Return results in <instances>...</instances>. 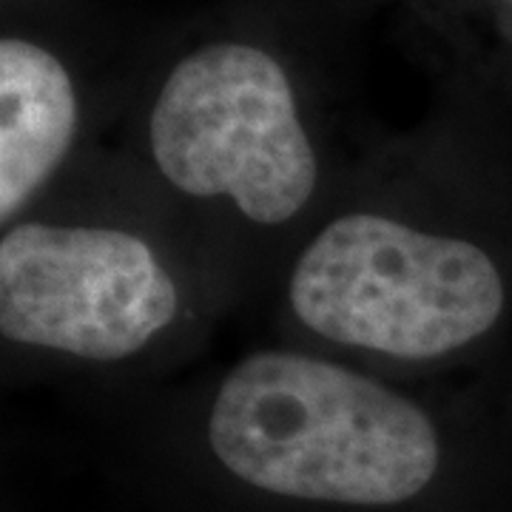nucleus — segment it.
Wrapping results in <instances>:
<instances>
[{"label": "nucleus", "mask_w": 512, "mask_h": 512, "mask_svg": "<svg viewBox=\"0 0 512 512\" xmlns=\"http://www.w3.org/2000/svg\"><path fill=\"white\" fill-rule=\"evenodd\" d=\"M507 305L447 183L342 185L285 262L279 325L288 345L421 382L484 345Z\"/></svg>", "instance_id": "nucleus-1"}, {"label": "nucleus", "mask_w": 512, "mask_h": 512, "mask_svg": "<svg viewBox=\"0 0 512 512\" xmlns=\"http://www.w3.org/2000/svg\"><path fill=\"white\" fill-rule=\"evenodd\" d=\"M183 416L225 476L282 501L390 510L447 464L444 399L288 342L245 353Z\"/></svg>", "instance_id": "nucleus-2"}, {"label": "nucleus", "mask_w": 512, "mask_h": 512, "mask_svg": "<svg viewBox=\"0 0 512 512\" xmlns=\"http://www.w3.org/2000/svg\"><path fill=\"white\" fill-rule=\"evenodd\" d=\"M146 208L46 197L0 231V339L43 365L143 367L217 299L214 256L148 191Z\"/></svg>", "instance_id": "nucleus-3"}, {"label": "nucleus", "mask_w": 512, "mask_h": 512, "mask_svg": "<svg viewBox=\"0 0 512 512\" xmlns=\"http://www.w3.org/2000/svg\"><path fill=\"white\" fill-rule=\"evenodd\" d=\"M146 163L140 185L191 234L288 245V256L342 188L325 177L285 66L239 40L171 66L148 109Z\"/></svg>", "instance_id": "nucleus-4"}, {"label": "nucleus", "mask_w": 512, "mask_h": 512, "mask_svg": "<svg viewBox=\"0 0 512 512\" xmlns=\"http://www.w3.org/2000/svg\"><path fill=\"white\" fill-rule=\"evenodd\" d=\"M80 134V100L60 57L26 37L0 40V228L57 191Z\"/></svg>", "instance_id": "nucleus-5"}]
</instances>
